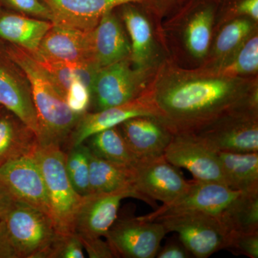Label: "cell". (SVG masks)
Listing matches in <instances>:
<instances>
[{
    "instance_id": "cell-1",
    "label": "cell",
    "mask_w": 258,
    "mask_h": 258,
    "mask_svg": "<svg viewBox=\"0 0 258 258\" xmlns=\"http://www.w3.org/2000/svg\"><path fill=\"white\" fill-rule=\"evenodd\" d=\"M153 101L174 132H192L221 115L258 105V77H230L170 59L149 84Z\"/></svg>"
},
{
    "instance_id": "cell-2",
    "label": "cell",
    "mask_w": 258,
    "mask_h": 258,
    "mask_svg": "<svg viewBox=\"0 0 258 258\" xmlns=\"http://www.w3.org/2000/svg\"><path fill=\"white\" fill-rule=\"evenodd\" d=\"M218 0H178L162 28L170 60L186 69L202 67L213 35Z\"/></svg>"
},
{
    "instance_id": "cell-3",
    "label": "cell",
    "mask_w": 258,
    "mask_h": 258,
    "mask_svg": "<svg viewBox=\"0 0 258 258\" xmlns=\"http://www.w3.org/2000/svg\"><path fill=\"white\" fill-rule=\"evenodd\" d=\"M9 55L26 74L36 109L39 124V145L62 147L82 116L74 113L64 97L43 67L28 51L5 42Z\"/></svg>"
},
{
    "instance_id": "cell-4",
    "label": "cell",
    "mask_w": 258,
    "mask_h": 258,
    "mask_svg": "<svg viewBox=\"0 0 258 258\" xmlns=\"http://www.w3.org/2000/svg\"><path fill=\"white\" fill-rule=\"evenodd\" d=\"M130 40L136 68L157 71L170 59L162 28L163 15L150 0L129 2L115 8Z\"/></svg>"
},
{
    "instance_id": "cell-5",
    "label": "cell",
    "mask_w": 258,
    "mask_h": 258,
    "mask_svg": "<svg viewBox=\"0 0 258 258\" xmlns=\"http://www.w3.org/2000/svg\"><path fill=\"white\" fill-rule=\"evenodd\" d=\"M35 157L45 180L56 230L61 234L74 233L75 217L83 197L67 175L66 153L59 146L39 145Z\"/></svg>"
},
{
    "instance_id": "cell-6",
    "label": "cell",
    "mask_w": 258,
    "mask_h": 258,
    "mask_svg": "<svg viewBox=\"0 0 258 258\" xmlns=\"http://www.w3.org/2000/svg\"><path fill=\"white\" fill-rule=\"evenodd\" d=\"M157 71L137 69L130 57L97 71L91 88L89 111L119 106L147 91Z\"/></svg>"
},
{
    "instance_id": "cell-7",
    "label": "cell",
    "mask_w": 258,
    "mask_h": 258,
    "mask_svg": "<svg viewBox=\"0 0 258 258\" xmlns=\"http://www.w3.org/2000/svg\"><path fill=\"white\" fill-rule=\"evenodd\" d=\"M189 132L216 152H258V105L229 112Z\"/></svg>"
},
{
    "instance_id": "cell-8",
    "label": "cell",
    "mask_w": 258,
    "mask_h": 258,
    "mask_svg": "<svg viewBox=\"0 0 258 258\" xmlns=\"http://www.w3.org/2000/svg\"><path fill=\"white\" fill-rule=\"evenodd\" d=\"M5 220L18 258H47L59 233L48 215L16 200Z\"/></svg>"
},
{
    "instance_id": "cell-9",
    "label": "cell",
    "mask_w": 258,
    "mask_h": 258,
    "mask_svg": "<svg viewBox=\"0 0 258 258\" xmlns=\"http://www.w3.org/2000/svg\"><path fill=\"white\" fill-rule=\"evenodd\" d=\"M167 233L174 232L193 257L206 258L225 249L230 230L220 215L183 213L157 218Z\"/></svg>"
},
{
    "instance_id": "cell-10",
    "label": "cell",
    "mask_w": 258,
    "mask_h": 258,
    "mask_svg": "<svg viewBox=\"0 0 258 258\" xmlns=\"http://www.w3.org/2000/svg\"><path fill=\"white\" fill-rule=\"evenodd\" d=\"M166 234L165 227L157 220L117 217L104 237L115 257L154 258Z\"/></svg>"
},
{
    "instance_id": "cell-11",
    "label": "cell",
    "mask_w": 258,
    "mask_h": 258,
    "mask_svg": "<svg viewBox=\"0 0 258 258\" xmlns=\"http://www.w3.org/2000/svg\"><path fill=\"white\" fill-rule=\"evenodd\" d=\"M179 169L164 155L139 159L133 166L134 188L153 208L157 207L155 201L170 203L189 186Z\"/></svg>"
},
{
    "instance_id": "cell-12",
    "label": "cell",
    "mask_w": 258,
    "mask_h": 258,
    "mask_svg": "<svg viewBox=\"0 0 258 258\" xmlns=\"http://www.w3.org/2000/svg\"><path fill=\"white\" fill-rule=\"evenodd\" d=\"M240 191L220 183L189 181V186L170 203L163 204L152 213L139 217L154 221L161 217L183 213H207L220 215Z\"/></svg>"
},
{
    "instance_id": "cell-13",
    "label": "cell",
    "mask_w": 258,
    "mask_h": 258,
    "mask_svg": "<svg viewBox=\"0 0 258 258\" xmlns=\"http://www.w3.org/2000/svg\"><path fill=\"white\" fill-rule=\"evenodd\" d=\"M164 156L173 165L189 171L197 181L225 184L218 153L192 132H175Z\"/></svg>"
},
{
    "instance_id": "cell-14",
    "label": "cell",
    "mask_w": 258,
    "mask_h": 258,
    "mask_svg": "<svg viewBox=\"0 0 258 258\" xmlns=\"http://www.w3.org/2000/svg\"><path fill=\"white\" fill-rule=\"evenodd\" d=\"M0 106L23 120L39 135L36 109L26 74L0 40Z\"/></svg>"
},
{
    "instance_id": "cell-15",
    "label": "cell",
    "mask_w": 258,
    "mask_h": 258,
    "mask_svg": "<svg viewBox=\"0 0 258 258\" xmlns=\"http://www.w3.org/2000/svg\"><path fill=\"white\" fill-rule=\"evenodd\" d=\"M0 181L15 200L41 210L52 218L45 180L35 153L0 166Z\"/></svg>"
},
{
    "instance_id": "cell-16",
    "label": "cell",
    "mask_w": 258,
    "mask_h": 258,
    "mask_svg": "<svg viewBox=\"0 0 258 258\" xmlns=\"http://www.w3.org/2000/svg\"><path fill=\"white\" fill-rule=\"evenodd\" d=\"M141 115L163 117L153 101L149 87L138 98L123 104L100 111L86 112L80 118L66 145L71 148L83 144L93 134L105 129L118 126L129 118Z\"/></svg>"
},
{
    "instance_id": "cell-17",
    "label": "cell",
    "mask_w": 258,
    "mask_h": 258,
    "mask_svg": "<svg viewBox=\"0 0 258 258\" xmlns=\"http://www.w3.org/2000/svg\"><path fill=\"white\" fill-rule=\"evenodd\" d=\"M128 198L135 197L127 191L83 196L75 217V233L81 238L105 237L118 217L120 201Z\"/></svg>"
},
{
    "instance_id": "cell-18",
    "label": "cell",
    "mask_w": 258,
    "mask_h": 258,
    "mask_svg": "<svg viewBox=\"0 0 258 258\" xmlns=\"http://www.w3.org/2000/svg\"><path fill=\"white\" fill-rule=\"evenodd\" d=\"M118 127L138 159L164 155L175 133L165 118L155 115L134 117Z\"/></svg>"
},
{
    "instance_id": "cell-19",
    "label": "cell",
    "mask_w": 258,
    "mask_h": 258,
    "mask_svg": "<svg viewBox=\"0 0 258 258\" xmlns=\"http://www.w3.org/2000/svg\"><path fill=\"white\" fill-rule=\"evenodd\" d=\"M91 31L53 24L42 39L38 50L32 53L49 60L92 64L98 69L93 61Z\"/></svg>"
},
{
    "instance_id": "cell-20",
    "label": "cell",
    "mask_w": 258,
    "mask_h": 258,
    "mask_svg": "<svg viewBox=\"0 0 258 258\" xmlns=\"http://www.w3.org/2000/svg\"><path fill=\"white\" fill-rule=\"evenodd\" d=\"M93 61L98 69L130 57V40L115 9L103 15L91 31Z\"/></svg>"
},
{
    "instance_id": "cell-21",
    "label": "cell",
    "mask_w": 258,
    "mask_h": 258,
    "mask_svg": "<svg viewBox=\"0 0 258 258\" xmlns=\"http://www.w3.org/2000/svg\"><path fill=\"white\" fill-rule=\"evenodd\" d=\"M53 16V24L91 31L103 15L129 2L139 0H42Z\"/></svg>"
},
{
    "instance_id": "cell-22",
    "label": "cell",
    "mask_w": 258,
    "mask_h": 258,
    "mask_svg": "<svg viewBox=\"0 0 258 258\" xmlns=\"http://www.w3.org/2000/svg\"><path fill=\"white\" fill-rule=\"evenodd\" d=\"M53 23L0 8V40L30 52L38 50Z\"/></svg>"
},
{
    "instance_id": "cell-23",
    "label": "cell",
    "mask_w": 258,
    "mask_h": 258,
    "mask_svg": "<svg viewBox=\"0 0 258 258\" xmlns=\"http://www.w3.org/2000/svg\"><path fill=\"white\" fill-rule=\"evenodd\" d=\"M38 147L36 133L5 108L0 115V166L33 154Z\"/></svg>"
},
{
    "instance_id": "cell-24",
    "label": "cell",
    "mask_w": 258,
    "mask_h": 258,
    "mask_svg": "<svg viewBox=\"0 0 258 258\" xmlns=\"http://www.w3.org/2000/svg\"><path fill=\"white\" fill-rule=\"evenodd\" d=\"M257 30L258 22L249 18L235 19L225 23L213 32L208 56L200 68L216 69Z\"/></svg>"
},
{
    "instance_id": "cell-25",
    "label": "cell",
    "mask_w": 258,
    "mask_h": 258,
    "mask_svg": "<svg viewBox=\"0 0 258 258\" xmlns=\"http://www.w3.org/2000/svg\"><path fill=\"white\" fill-rule=\"evenodd\" d=\"M134 181L133 166L110 162L90 152V194L127 191L133 193L135 199L143 201L134 188Z\"/></svg>"
},
{
    "instance_id": "cell-26",
    "label": "cell",
    "mask_w": 258,
    "mask_h": 258,
    "mask_svg": "<svg viewBox=\"0 0 258 258\" xmlns=\"http://www.w3.org/2000/svg\"><path fill=\"white\" fill-rule=\"evenodd\" d=\"M226 186L235 191L258 189V152H217Z\"/></svg>"
},
{
    "instance_id": "cell-27",
    "label": "cell",
    "mask_w": 258,
    "mask_h": 258,
    "mask_svg": "<svg viewBox=\"0 0 258 258\" xmlns=\"http://www.w3.org/2000/svg\"><path fill=\"white\" fill-rule=\"evenodd\" d=\"M84 144L95 156L110 162L134 166L139 160L118 126L93 134L85 141Z\"/></svg>"
},
{
    "instance_id": "cell-28",
    "label": "cell",
    "mask_w": 258,
    "mask_h": 258,
    "mask_svg": "<svg viewBox=\"0 0 258 258\" xmlns=\"http://www.w3.org/2000/svg\"><path fill=\"white\" fill-rule=\"evenodd\" d=\"M220 216L230 231H258V189L240 191Z\"/></svg>"
},
{
    "instance_id": "cell-29",
    "label": "cell",
    "mask_w": 258,
    "mask_h": 258,
    "mask_svg": "<svg viewBox=\"0 0 258 258\" xmlns=\"http://www.w3.org/2000/svg\"><path fill=\"white\" fill-rule=\"evenodd\" d=\"M30 53L46 71L64 97L71 85L76 81H81L86 85L91 92L93 80L98 71L95 66L49 60L36 54Z\"/></svg>"
},
{
    "instance_id": "cell-30",
    "label": "cell",
    "mask_w": 258,
    "mask_h": 258,
    "mask_svg": "<svg viewBox=\"0 0 258 258\" xmlns=\"http://www.w3.org/2000/svg\"><path fill=\"white\" fill-rule=\"evenodd\" d=\"M208 71L230 77H258V30L225 62L216 69Z\"/></svg>"
},
{
    "instance_id": "cell-31",
    "label": "cell",
    "mask_w": 258,
    "mask_h": 258,
    "mask_svg": "<svg viewBox=\"0 0 258 258\" xmlns=\"http://www.w3.org/2000/svg\"><path fill=\"white\" fill-rule=\"evenodd\" d=\"M89 158V149L84 143L69 148L66 154L67 175L76 192L82 197L90 194Z\"/></svg>"
},
{
    "instance_id": "cell-32",
    "label": "cell",
    "mask_w": 258,
    "mask_h": 258,
    "mask_svg": "<svg viewBox=\"0 0 258 258\" xmlns=\"http://www.w3.org/2000/svg\"><path fill=\"white\" fill-rule=\"evenodd\" d=\"M240 18L258 22V0H218L213 32L231 20Z\"/></svg>"
},
{
    "instance_id": "cell-33",
    "label": "cell",
    "mask_w": 258,
    "mask_h": 258,
    "mask_svg": "<svg viewBox=\"0 0 258 258\" xmlns=\"http://www.w3.org/2000/svg\"><path fill=\"white\" fill-rule=\"evenodd\" d=\"M225 249L236 255L257 258L258 231L251 232L230 231Z\"/></svg>"
},
{
    "instance_id": "cell-34",
    "label": "cell",
    "mask_w": 258,
    "mask_h": 258,
    "mask_svg": "<svg viewBox=\"0 0 258 258\" xmlns=\"http://www.w3.org/2000/svg\"><path fill=\"white\" fill-rule=\"evenodd\" d=\"M2 8L53 23L52 12L42 0H0Z\"/></svg>"
},
{
    "instance_id": "cell-35",
    "label": "cell",
    "mask_w": 258,
    "mask_h": 258,
    "mask_svg": "<svg viewBox=\"0 0 258 258\" xmlns=\"http://www.w3.org/2000/svg\"><path fill=\"white\" fill-rule=\"evenodd\" d=\"M83 244L76 233H58L47 258H84Z\"/></svg>"
},
{
    "instance_id": "cell-36",
    "label": "cell",
    "mask_w": 258,
    "mask_h": 258,
    "mask_svg": "<svg viewBox=\"0 0 258 258\" xmlns=\"http://www.w3.org/2000/svg\"><path fill=\"white\" fill-rule=\"evenodd\" d=\"M66 103L74 113L83 115L89 111L91 92L89 88L81 81H74L64 96Z\"/></svg>"
},
{
    "instance_id": "cell-37",
    "label": "cell",
    "mask_w": 258,
    "mask_h": 258,
    "mask_svg": "<svg viewBox=\"0 0 258 258\" xmlns=\"http://www.w3.org/2000/svg\"><path fill=\"white\" fill-rule=\"evenodd\" d=\"M83 249H86L91 258H113L114 254L108 242L100 238H81Z\"/></svg>"
},
{
    "instance_id": "cell-38",
    "label": "cell",
    "mask_w": 258,
    "mask_h": 258,
    "mask_svg": "<svg viewBox=\"0 0 258 258\" xmlns=\"http://www.w3.org/2000/svg\"><path fill=\"white\" fill-rule=\"evenodd\" d=\"M192 254L178 237H173L167 241L165 245L159 249L156 257L158 258H189Z\"/></svg>"
},
{
    "instance_id": "cell-39",
    "label": "cell",
    "mask_w": 258,
    "mask_h": 258,
    "mask_svg": "<svg viewBox=\"0 0 258 258\" xmlns=\"http://www.w3.org/2000/svg\"><path fill=\"white\" fill-rule=\"evenodd\" d=\"M0 258H18L5 220H0Z\"/></svg>"
},
{
    "instance_id": "cell-40",
    "label": "cell",
    "mask_w": 258,
    "mask_h": 258,
    "mask_svg": "<svg viewBox=\"0 0 258 258\" xmlns=\"http://www.w3.org/2000/svg\"><path fill=\"white\" fill-rule=\"evenodd\" d=\"M16 201L6 185L0 181V220H5Z\"/></svg>"
},
{
    "instance_id": "cell-41",
    "label": "cell",
    "mask_w": 258,
    "mask_h": 258,
    "mask_svg": "<svg viewBox=\"0 0 258 258\" xmlns=\"http://www.w3.org/2000/svg\"><path fill=\"white\" fill-rule=\"evenodd\" d=\"M151 2L155 5L156 8L159 10V12L164 16L166 12L168 11L174 3H176L178 0H150Z\"/></svg>"
},
{
    "instance_id": "cell-42",
    "label": "cell",
    "mask_w": 258,
    "mask_h": 258,
    "mask_svg": "<svg viewBox=\"0 0 258 258\" xmlns=\"http://www.w3.org/2000/svg\"><path fill=\"white\" fill-rule=\"evenodd\" d=\"M4 107L0 106V115L2 114V113H3V111H4Z\"/></svg>"
},
{
    "instance_id": "cell-43",
    "label": "cell",
    "mask_w": 258,
    "mask_h": 258,
    "mask_svg": "<svg viewBox=\"0 0 258 258\" xmlns=\"http://www.w3.org/2000/svg\"><path fill=\"white\" fill-rule=\"evenodd\" d=\"M0 8H1V4H0Z\"/></svg>"
}]
</instances>
